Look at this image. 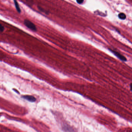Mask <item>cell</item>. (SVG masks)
Here are the masks:
<instances>
[{
  "mask_svg": "<svg viewBox=\"0 0 132 132\" xmlns=\"http://www.w3.org/2000/svg\"><path fill=\"white\" fill-rule=\"evenodd\" d=\"M24 23L25 26H26L27 28L31 30L34 31H37V28L35 25L28 19H25Z\"/></svg>",
  "mask_w": 132,
  "mask_h": 132,
  "instance_id": "1",
  "label": "cell"
},
{
  "mask_svg": "<svg viewBox=\"0 0 132 132\" xmlns=\"http://www.w3.org/2000/svg\"><path fill=\"white\" fill-rule=\"evenodd\" d=\"M109 50H110V51L112 52L116 56L118 57V58L120 59V60L122 61H126V58L124 56L121 55L120 53H119L117 52L114 51V50H112L110 49H109Z\"/></svg>",
  "mask_w": 132,
  "mask_h": 132,
  "instance_id": "2",
  "label": "cell"
},
{
  "mask_svg": "<svg viewBox=\"0 0 132 132\" xmlns=\"http://www.w3.org/2000/svg\"><path fill=\"white\" fill-rule=\"evenodd\" d=\"M23 98L28 100L29 102H34L36 101V98L33 96L30 95H24L21 96Z\"/></svg>",
  "mask_w": 132,
  "mask_h": 132,
  "instance_id": "3",
  "label": "cell"
},
{
  "mask_svg": "<svg viewBox=\"0 0 132 132\" xmlns=\"http://www.w3.org/2000/svg\"><path fill=\"white\" fill-rule=\"evenodd\" d=\"M14 4L15 6L16 7V9L17 11L18 12V13H20L21 12V9L20 7H19V4L17 2V1L16 0H14Z\"/></svg>",
  "mask_w": 132,
  "mask_h": 132,
  "instance_id": "4",
  "label": "cell"
},
{
  "mask_svg": "<svg viewBox=\"0 0 132 132\" xmlns=\"http://www.w3.org/2000/svg\"><path fill=\"white\" fill-rule=\"evenodd\" d=\"M119 18L121 19H125L126 17V16L125 14L123 13H119L118 15Z\"/></svg>",
  "mask_w": 132,
  "mask_h": 132,
  "instance_id": "5",
  "label": "cell"
},
{
  "mask_svg": "<svg viewBox=\"0 0 132 132\" xmlns=\"http://www.w3.org/2000/svg\"><path fill=\"white\" fill-rule=\"evenodd\" d=\"M4 27L3 25L0 24V32H3L4 30Z\"/></svg>",
  "mask_w": 132,
  "mask_h": 132,
  "instance_id": "6",
  "label": "cell"
},
{
  "mask_svg": "<svg viewBox=\"0 0 132 132\" xmlns=\"http://www.w3.org/2000/svg\"><path fill=\"white\" fill-rule=\"evenodd\" d=\"M76 2H77V3H78V4H81L83 2L84 0H77Z\"/></svg>",
  "mask_w": 132,
  "mask_h": 132,
  "instance_id": "7",
  "label": "cell"
}]
</instances>
